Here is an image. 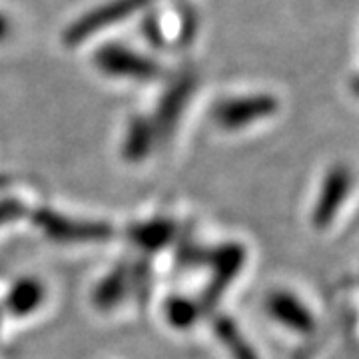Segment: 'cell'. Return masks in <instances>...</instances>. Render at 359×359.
<instances>
[{
	"instance_id": "obj_13",
	"label": "cell",
	"mask_w": 359,
	"mask_h": 359,
	"mask_svg": "<svg viewBox=\"0 0 359 359\" xmlns=\"http://www.w3.org/2000/svg\"><path fill=\"white\" fill-rule=\"evenodd\" d=\"M156 130L150 120L146 118H134L130 122L128 134L124 140V158L130 162H140L142 158L150 154L154 146Z\"/></svg>"
},
{
	"instance_id": "obj_8",
	"label": "cell",
	"mask_w": 359,
	"mask_h": 359,
	"mask_svg": "<svg viewBox=\"0 0 359 359\" xmlns=\"http://www.w3.org/2000/svg\"><path fill=\"white\" fill-rule=\"evenodd\" d=\"M190 92H192V80H180L178 84H174L170 88V92H166L164 100L158 106L156 118L150 120L156 130V136L166 138L168 134L174 130V126L178 124L180 116L184 112V106L190 98Z\"/></svg>"
},
{
	"instance_id": "obj_15",
	"label": "cell",
	"mask_w": 359,
	"mask_h": 359,
	"mask_svg": "<svg viewBox=\"0 0 359 359\" xmlns=\"http://www.w3.org/2000/svg\"><path fill=\"white\" fill-rule=\"evenodd\" d=\"M25 212L26 205L20 200H16V198H4V200H0V228L6 226V224H11L14 219L22 218Z\"/></svg>"
},
{
	"instance_id": "obj_4",
	"label": "cell",
	"mask_w": 359,
	"mask_h": 359,
	"mask_svg": "<svg viewBox=\"0 0 359 359\" xmlns=\"http://www.w3.org/2000/svg\"><path fill=\"white\" fill-rule=\"evenodd\" d=\"M146 4H150V0H112V2H108L104 6H98L96 11L78 18L76 22L66 30V44H70V46L80 44L90 36H94L98 30H102L106 26L122 22L124 18H128L132 13L144 8Z\"/></svg>"
},
{
	"instance_id": "obj_1",
	"label": "cell",
	"mask_w": 359,
	"mask_h": 359,
	"mask_svg": "<svg viewBox=\"0 0 359 359\" xmlns=\"http://www.w3.org/2000/svg\"><path fill=\"white\" fill-rule=\"evenodd\" d=\"M32 222L44 231L50 240L60 244H100L106 242L114 230L102 222L78 219L40 208L32 214Z\"/></svg>"
},
{
	"instance_id": "obj_11",
	"label": "cell",
	"mask_w": 359,
	"mask_h": 359,
	"mask_svg": "<svg viewBox=\"0 0 359 359\" xmlns=\"http://www.w3.org/2000/svg\"><path fill=\"white\" fill-rule=\"evenodd\" d=\"M214 334L218 335L219 344L228 349L231 359H259L256 349L238 327V323L228 316H218L214 320Z\"/></svg>"
},
{
	"instance_id": "obj_7",
	"label": "cell",
	"mask_w": 359,
	"mask_h": 359,
	"mask_svg": "<svg viewBox=\"0 0 359 359\" xmlns=\"http://www.w3.org/2000/svg\"><path fill=\"white\" fill-rule=\"evenodd\" d=\"M266 309L273 320L282 323L283 327L292 330V332L308 335L313 334V330H316L313 313L292 292H285V290L271 292L266 299Z\"/></svg>"
},
{
	"instance_id": "obj_16",
	"label": "cell",
	"mask_w": 359,
	"mask_h": 359,
	"mask_svg": "<svg viewBox=\"0 0 359 359\" xmlns=\"http://www.w3.org/2000/svg\"><path fill=\"white\" fill-rule=\"evenodd\" d=\"M8 28H11V25H8L6 16H2V14H0V40H2L4 36H6V34H8Z\"/></svg>"
},
{
	"instance_id": "obj_9",
	"label": "cell",
	"mask_w": 359,
	"mask_h": 359,
	"mask_svg": "<svg viewBox=\"0 0 359 359\" xmlns=\"http://www.w3.org/2000/svg\"><path fill=\"white\" fill-rule=\"evenodd\" d=\"M46 297V290L44 285L34 280V278H22L16 283H13V287L8 290L6 294V309L16 316V318H22V316H30L32 311L42 306Z\"/></svg>"
},
{
	"instance_id": "obj_2",
	"label": "cell",
	"mask_w": 359,
	"mask_h": 359,
	"mask_svg": "<svg viewBox=\"0 0 359 359\" xmlns=\"http://www.w3.org/2000/svg\"><path fill=\"white\" fill-rule=\"evenodd\" d=\"M208 262L212 264V278L208 282L204 295H202V304L204 308H212L219 302V297L224 295V292L230 285L244 268L245 264V250L242 244H230L219 245L218 250H214Z\"/></svg>"
},
{
	"instance_id": "obj_3",
	"label": "cell",
	"mask_w": 359,
	"mask_h": 359,
	"mask_svg": "<svg viewBox=\"0 0 359 359\" xmlns=\"http://www.w3.org/2000/svg\"><path fill=\"white\" fill-rule=\"evenodd\" d=\"M96 66L118 78H132V80H152L160 74V68L154 60L146 58L144 54L130 50L126 46L106 44L94 54Z\"/></svg>"
},
{
	"instance_id": "obj_10",
	"label": "cell",
	"mask_w": 359,
	"mask_h": 359,
	"mask_svg": "<svg viewBox=\"0 0 359 359\" xmlns=\"http://www.w3.org/2000/svg\"><path fill=\"white\" fill-rule=\"evenodd\" d=\"M130 290V271L126 266H116L110 273H106L102 280L98 282V285L92 292V302L98 309L116 308L124 295L128 294Z\"/></svg>"
},
{
	"instance_id": "obj_6",
	"label": "cell",
	"mask_w": 359,
	"mask_h": 359,
	"mask_svg": "<svg viewBox=\"0 0 359 359\" xmlns=\"http://www.w3.org/2000/svg\"><path fill=\"white\" fill-rule=\"evenodd\" d=\"M351 190V174L346 166H337L330 170L321 184L320 196L316 200V208L311 214V224L318 230H325L337 216L341 204L346 202L347 194Z\"/></svg>"
},
{
	"instance_id": "obj_12",
	"label": "cell",
	"mask_w": 359,
	"mask_h": 359,
	"mask_svg": "<svg viewBox=\"0 0 359 359\" xmlns=\"http://www.w3.org/2000/svg\"><path fill=\"white\" fill-rule=\"evenodd\" d=\"M172 236H174V224L170 219L144 222L130 230V240L146 252H156V250L164 248L166 244H170Z\"/></svg>"
},
{
	"instance_id": "obj_5",
	"label": "cell",
	"mask_w": 359,
	"mask_h": 359,
	"mask_svg": "<svg viewBox=\"0 0 359 359\" xmlns=\"http://www.w3.org/2000/svg\"><path fill=\"white\" fill-rule=\"evenodd\" d=\"M278 100L269 94H256L244 98H230L216 106L214 118L222 128L240 130L254 124L257 120H264L268 116L276 114Z\"/></svg>"
},
{
	"instance_id": "obj_14",
	"label": "cell",
	"mask_w": 359,
	"mask_h": 359,
	"mask_svg": "<svg viewBox=\"0 0 359 359\" xmlns=\"http://www.w3.org/2000/svg\"><path fill=\"white\" fill-rule=\"evenodd\" d=\"M200 309H202V306L192 302V299L174 295V297L166 299V304H164V316H166V321L172 327L188 330L200 320Z\"/></svg>"
}]
</instances>
